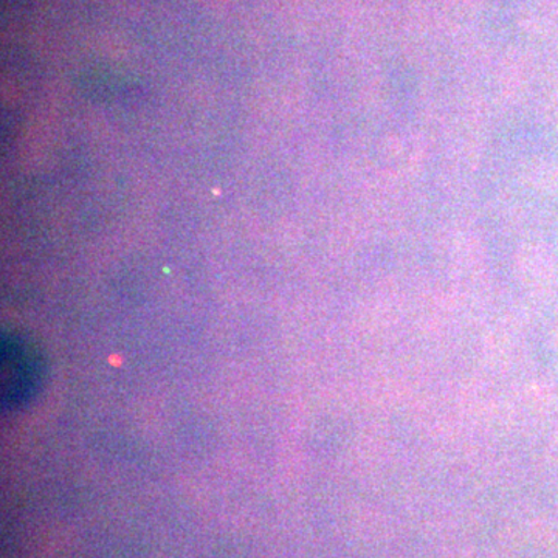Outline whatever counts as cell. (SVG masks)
<instances>
[{
  "mask_svg": "<svg viewBox=\"0 0 558 558\" xmlns=\"http://www.w3.org/2000/svg\"><path fill=\"white\" fill-rule=\"evenodd\" d=\"M44 379V362L39 351L21 337L2 340L3 409L17 410L31 402Z\"/></svg>",
  "mask_w": 558,
  "mask_h": 558,
  "instance_id": "6da1fadb",
  "label": "cell"
}]
</instances>
